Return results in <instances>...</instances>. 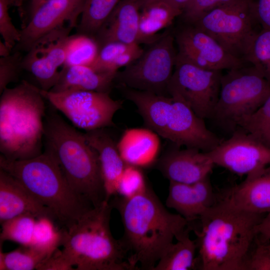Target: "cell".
I'll use <instances>...</instances> for the list:
<instances>
[{"label":"cell","instance_id":"7","mask_svg":"<svg viewBox=\"0 0 270 270\" xmlns=\"http://www.w3.org/2000/svg\"><path fill=\"white\" fill-rule=\"evenodd\" d=\"M251 66L229 70L222 76L219 96L211 118L233 130L270 94V84Z\"/></svg>","mask_w":270,"mask_h":270},{"label":"cell","instance_id":"35","mask_svg":"<svg viewBox=\"0 0 270 270\" xmlns=\"http://www.w3.org/2000/svg\"><path fill=\"white\" fill-rule=\"evenodd\" d=\"M21 52L14 51L6 56L0 58V94L8 86L16 82L22 70V62L23 56Z\"/></svg>","mask_w":270,"mask_h":270},{"label":"cell","instance_id":"25","mask_svg":"<svg viewBox=\"0 0 270 270\" xmlns=\"http://www.w3.org/2000/svg\"><path fill=\"white\" fill-rule=\"evenodd\" d=\"M182 10L160 1L152 2L141 7L139 24V42L150 44L161 35L160 30L168 28Z\"/></svg>","mask_w":270,"mask_h":270},{"label":"cell","instance_id":"3","mask_svg":"<svg viewBox=\"0 0 270 270\" xmlns=\"http://www.w3.org/2000/svg\"><path fill=\"white\" fill-rule=\"evenodd\" d=\"M112 206L104 200L64 229L58 256L67 270H132L128 252L110 228Z\"/></svg>","mask_w":270,"mask_h":270},{"label":"cell","instance_id":"31","mask_svg":"<svg viewBox=\"0 0 270 270\" xmlns=\"http://www.w3.org/2000/svg\"><path fill=\"white\" fill-rule=\"evenodd\" d=\"M100 48L97 41L90 36L78 34L70 36L64 66H89L96 58Z\"/></svg>","mask_w":270,"mask_h":270},{"label":"cell","instance_id":"24","mask_svg":"<svg viewBox=\"0 0 270 270\" xmlns=\"http://www.w3.org/2000/svg\"><path fill=\"white\" fill-rule=\"evenodd\" d=\"M116 73L97 72L85 65L63 66L56 84L50 91L82 90L110 93Z\"/></svg>","mask_w":270,"mask_h":270},{"label":"cell","instance_id":"4","mask_svg":"<svg viewBox=\"0 0 270 270\" xmlns=\"http://www.w3.org/2000/svg\"><path fill=\"white\" fill-rule=\"evenodd\" d=\"M44 150L54 158L74 192L94 207L105 200L98 157L84 134L53 110L44 120Z\"/></svg>","mask_w":270,"mask_h":270},{"label":"cell","instance_id":"22","mask_svg":"<svg viewBox=\"0 0 270 270\" xmlns=\"http://www.w3.org/2000/svg\"><path fill=\"white\" fill-rule=\"evenodd\" d=\"M84 134L98 154L105 200L110 202V198L117 194L118 180L126 164L119 154L117 143L104 128L86 131Z\"/></svg>","mask_w":270,"mask_h":270},{"label":"cell","instance_id":"39","mask_svg":"<svg viewBox=\"0 0 270 270\" xmlns=\"http://www.w3.org/2000/svg\"><path fill=\"white\" fill-rule=\"evenodd\" d=\"M257 240L252 254L246 260L245 270H270V242Z\"/></svg>","mask_w":270,"mask_h":270},{"label":"cell","instance_id":"45","mask_svg":"<svg viewBox=\"0 0 270 270\" xmlns=\"http://www.w3.org/2000/svg\"><path fill=\"white\" fill-rule=\"evenodd\" d=\"M25 0H10V6L16 7L22 16L24 14L22 5Z\"/></svg>","mask_w":270,"mask_h":270},{"label":"cell","instance_id":"10","mask_svg":"<svg viewBox=\"0 0 270 270\" xmlns=\"http://www.w3.org/2000/svg\"><path fill=\"white\" fill-rule=\"evenodd\" d=\"M44 99L62 113L76 127L90 131L114 126L115 114L123 102L114 100L109 92L82 90L53 92L42 90Z\"/></svg>","mask_w":270,"mask_h":270},{"label":"cell","instance_id":"15","mask_svg":"<svg viewBox=\"0 0 270 270\" xmlns=\"http://www.w3.org/2000/svg\"><path fill=\"white\" fill-rule=\"evenodd\" d=\"M170 96L172 103L162 138L178 147L184 146L206 152L218 146L222 140L206 128L204 119L178 97Z\"/></svg>","mask_w":270,"mask_h":270},{"label":"cell","instance_id":"21","mask_svg":"<svg viewBox=\"0 0 270 270\" xmlns=\"http://www.w3.org/2000/svg\"><path fill=\"white\" fill-rule=\"evenodd\" d=\"M140 0H120L97 33L100 46L112 42L138 44Z\"/></svg>","mask_w":270,"mask_h":270},{"label":"cell","instance_id":"19","mask_svg":"<svg viewBox=\"0 0 270 270\" xmlns=\"http://www.w3.org/2000/svg\"><path fill=\"white\" fill-rule=\"evenodd\" d=\"M218 198L243 210L270 212V165L246 176L242 182L228 188Z\"/></svg>","mask_w":270,"mask_h":270},{"label":"cell","instance_id":"37","mask_svg":"<svg viewBox=\"0 0 270 270\" xmlns=\"http://www.w3.org/2000/svg\"><path fill=\"white\" fill-rule=\"evenodd\" d=\"M10 6V0H0V34L5 44L12 50L20 41L21 35L9 14Z\"/></svg>","mask_w":270,"mask_h":270},{"label":"cell","instance_id":"13","mask_svg":"<svg viewBox=\"0 0 270 270\" xmlns=\"http://www.w3.org/2000/svg\"><path fill=\"white\" fill-rule=\"evenodd\" d=\"M214 164L238 176L248 175L270 165V148L243 130H234L206 152Z\"/></svg>","mask_w":270,"mask_h":270},{"label":"cell","instance_id":"26","mask_svg":"<svg viewBox=\"0 0 270 270\" xmlns=\"http://www.w3.org/2000/svg\"><path fill=\"white\" fill-rule=\"evenodd\" d=\"M190 228L167 248L152 270H189L196 268L197 244L190 237Z\"/></svg>","mask_w":270,"mask_h":270},{"label":"cell","instance_id":"29","mask_svg":"<svg viewBox=\"0 0 270 270\" xmlns=\"http://www.w3.org/2000/svg\"><path fill=\"white\" fill-rule=\"evenodd\" d=\"M49 258L31 246H20L8 252L0 249V270H38Z\"/></svg>","mask_w":270,"mask_h":270},{"label":"cell","instance_id":"18","mask_svg":"<svg viewBox=\"0 0 270 270\" xmlns=\"http://www.w3.org/2000/svg\"><path fill=\"white\" fill-rule=\"evenodd\" d=\"M217 200L208 176L193 184L170 181L166 204L190 222L200 220Z\"/></svg>","mask_w":270,"mask_h":270},{"label":"cell","instance_id":"6","mask_svg":"<svg viewBox=\"0 0 270 270\" xmlns=\"http://www.w3.org/2000/svg\"><path fill=\"white\" fill-rule=\"evenodd\" d=\"M0 169L17 180L66 229L94 207L72 190L60 166L46 150L27 160H10L0 156Z\"/></svg>","mask_w":270,"mask_h":270},{"label":"cell","instance_id":"28","mask_svg":"<svg viewBox=\"0 0 270 270\" xmlns=\"http://www.w3.org/2000/svg\"><path fill=\"white\" fill-rule=\"evenodd\" d=\"M56 224L48 217L36 218L30 246L50 257L62 246L65 229H58Z\"/></svg>","mask_w":270,"mask_h":270},{"label":"cell","instance_id":"44","mask_svg":"<svg viewBox=\"0 0 270 270\" xmlns=\"http://www.w3.org/2000/svg\"><path fill=\"white\" fill-rule=\"evenodd\" d=\"M12 50H10L5 44L4 42L0 40V56H6L11 54Z\"/></svg>","mask_w":270,"mask_h":270},{"label":"cell","instance_id":"40","mask_svg":"<svg viewBox=\"0 0 270 270\" xmlns=\"http://www.w3.org/2000/svg\"><path fill=\"white\" fill-rule=\"evenodd\" d=\"M144 50L136 44L130 49L122 53L114 58L106 68L105 72L116 73L118 70L126 67L138 59Z\"/></svg>","mask_w":270,"mask_h":270},{"label":"cell","instance_id":"8","mask_svg":"<svg viewBox=\"0 0 270 270\" xmlns=\"http://www.w3.org/2000/svg\"><path fill=\"white\" fill-rule=\"evenodd\" d=\"M149 45L138 59L117 72L114 80L120 86L166 96L177 55L174 38L166 31Z\"/></svg>","mask_w":270,"mask_h":270},{"label":"cell","instance_id":"1","mask_svg":"<svg viewBox=\"0 0 270 270\" xmlns=\"http://www.w3.org/2000/svg\"><path fill=\"white\" fill-rule=\"evenodd\" d=\"M110 204L122 218L124 234L122 238L134 270L138 264L152 270L167 248L189 226L178 214L168 211L148 188L131 198L116 196Z\"/></svg>","mask_w":270,"mask_h":270},{"label":"cell","instance_id":"14","mask_svg":"<svg viewBox=\"0 0 270 270\" xmlns=\"http://www.w3.org/2000/svg\"><path fill=\"white\" fill-rule=\"evenodd\" d=\"M188 24L176 35L177 58L212 70H229L245 66V60L232 54L211 36Z\"/></svg>","mask_w":270,"mask_h":270},{"label":"cell","instance_id":"9","mask_svg":"<svg viewBox=\"0 0 270 270\" xmlns=\"http://www.w3.org/2000/svg\"><path fill=\"white\" fill-rule=\"evenodd\" d=\"M256 22L251 0H232L204 14L191 24L211 36L232 54L244 60L258 32L254 26Z\"/></svg>","mask_w":270,"mask_h":270},{"label":"cell","instance_id":"17","mask_svg":"<svg viewBox=\"0 0 270 270\" xmlns=\"http://www.w3.org/2000/svg\"><path fill=\"white\" fill-rule=\"evenodd\" d=\"M214 165L206 152L186 148L166 152L160 158L158 168L169 181L193 184L208 176Z\"/></svg>","mask_w":270,"mask_h":270},{"label":"cell","instance_id":"5","mask_svg":"<svg viewBox=\"0 0 270 270\" xmlns=\"http://www.w3.org/2000/svg\"><path fill=\"white\" fill-rule=\"evenodd\" d=\"M0 95V155L24 160L40 154L46 110L40 88L23 80Z\"/></svg>","mask_w":270,"mask_h":270},{"label":"cell","instance_id":"36","mask_svg":"<svg viewBox=\"0 0 270 270\" xmlns=\"http://www.w3.org/2000/svg\"><path fill=\"white\" fill-rule=\"evenodd\" d=\"M136 44L116 42L106 43L100 46L96 58L89 66L97 72H105L106 68L114 58Z\"/></svg>","mask_w":270,"mask_h":270},{"label":"cell","instance_id":"30","mask_svg":"<svg viewBox=\"0 0 270 270\" xmlns=\"http://www.w3.org/2000/svg\"><path fill=\"white\" fill-rule=\"evenodd\" d=\"M244 60L250 63L270 84V30L262 28L255 34Z\"/></svg>","mask_w":270,"mask_h":270},{"label":"cell","instance_id":"16","mask_svg":"<svg viewBox=\"0 0 270 270\" xmlns=\"http://www.w3.org/2000/svg\"><path fill=\"white\" fill-rule=\"evenodd\" d=\"M83 2L84 0H47L42 3L29 14L28 21L20 30V40L13 50L27 52L40 38L66 24L76 26Z\"/></svg>","mask_w":270,"mask_h":270},{"label":"cell","instance_id":"41","mask_svg":"<svg viewBox=\"0 0 270 270\" xmlns=\"http://www.w3.org/2000/svg\"><path fill=\"white\" fill-rule=\"evenodd\" d=\"M251 8L256 22L270 30V0H251Z\"/></svg>","mask_w":270,"mask_h":270},{"label":"cell","instance_id":"38","mask_svg":"<svg viewBox=\"0 0 270 270\" xmlns=\"http://www.w3.org/2000/svg\"><path fill=\"white\" fill-rule=\"evenodd\" d=\"M232 0H190L181 15L188 24L196 21L208 12Z\"/></svg>","mask_w":270,"mask_h":270},{"label":"cell","instance_id":"12","mask_svg":"<svg viewBox=\"0 0 270 270\" xmlns=\"http://www.w3.org/2000/svg\"><path fill=\"white\" fill-rule=\"evenodd\" d=\"M74 26L66 24L37 40L22 59V67L32 74L40 88L50 90L56 84L66 58L70 33Z\"/></svg>","mask_w":270,"mask_h":270},{"label":"cell","instance_id":"46","mask_svg":"<svg viewBox=\"0 0 270 270\" xmlns=\"http://www.w3.org/2000/svg\"><path fill=\"white\" fill-rule=\"evenodd\" d=\"M30 5L29 8V14L32 12L39 5L47 0H29Z\"/></svg>","mask_w":270,"mask_h":270},{"label":"cell","instance_id":"11","mask_svg":"<svg viewBox=\"0 0 270 270\" xmlns=\"http://www.w3.org/2000/svg\"><path fill=\"white\" fill-rule=\"evenodd\" d=\"M221 70L204 68L176 57L174 70L168 86L200 118H211L218 102Z\"/></svg>","mask_w":270,"mask_h":270},{"label":"cell","instance_id":"43","mask_svg":"<svg viewBox=\"0 0 270 270\" xmlns=\"http://www.w3.org/2000/svg\"><path fill=\"white\" fill-rule=\"evenodd\" d=\"M156 1L166 2L175 8L182 10L190 0H140L141 7L146 4Z\"/></svg>","mask_w":270,"mask_h":270},{"label":"cell","instance_id":"34","mask_svg":"<svg viewBox=\"0 0 270 270\" xmlns=\"http://www.w3.org/2000/svg\"><path fill=\"white\" fill-rule=\"evenodd\" d=\"M148 188L141 168L126 164L118 180L116 196L131 198L143 193Z\"/></svg>","mask_w":270,"mask_h":270},{"label":"cell","instance_id":"33","mask_svg":"<svg viewBox=\"0 0 270 270\" xmlns=\"http://www.w3.org/2000/svg\"><path fill=\"white\" fill-rule=\"evenodd\" d=\"M238 126L270 148V94L254 114L241 120Z\"/></svg>","mask_w":270,"mask_h":270},{"label":"cell","instance_id":"2","mask_svg":"<svg viewBox=\"0 0 270 270\" xmlns=\"http://www.w3.org/2000/svg\"><path fill=\"white\" fill-rule=\"evenodd\" d=\"M264 214L238 208L218 197L200 218L198 236L200 268L245 270L248 252Z\"/></svg>","mask_w":270,"mask_h":270},{"label":"cell","instance_id":"27","mask_svg":"<svg viewBox=\"0 0 270 270\" xmlns=\"http://www.w3.org/2000/svg\"><path fill=\"white\" fill-rule=\"evenodd\" d=\"M120 0H84L78 34H97Z\"/></svg>","mask_w":270,"mask_h":270},{"label":"cell","instance_id":"42","mask_svg":"<svg viewBox=\"0 0 270 270\" xmlns=\"http://www.w3.org/2000/svg\"><path fill=\"white\" fill-rule=\"evenodd\" d=\"M257 235L262 236L264 240L270 242V212L264 216L256 228Z\"/></svg>","mask_w":270,"mask_h":270},{"label":"cell","instance_id":"32","mask_svg":"<svg viewBox=\"0 0 270 270\" xmlns=\"http://www.w3.org/2000/svg\"><path fill=\"white\" fill-rule=\"evenodd\" d=\"M36 218L32 214H21L1 224L0 243L10 241L20 246H30L32 242Z\"/></svg>","mask_w":270,"mask_h":270},{"label":"cell","instance_id":"20","mask_svg":"<svg viewBox=\"0 0 270 270\" xmlns=\"http://www.w3.org/2000/svg\"><path fill=\"white\" fill-rule=\"evenodd\" d=\"M24 214L36 218L48 217L57 223L50 210L39 202L17 180L0 169V224Z\"/></svg>","mask_w":270,"mask_h":270},{"label":"cell","instance_id":"23","mask_svg":"<svg viewBox=\"0 0 270 270\" xmlns=\"http://www.w3.org/2000/svg\"><path fill=\"white\" fill-rule=\"evenodd\" d=\"M159 136L148 128H128L117 143L119 154L126 164L140 168L150 167L158 158Z\"/></svg>","mask_w":270,"mask_h":270}]
</instances>
